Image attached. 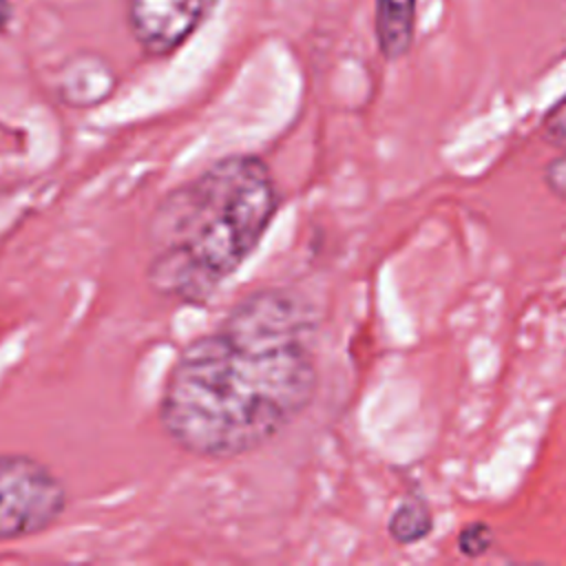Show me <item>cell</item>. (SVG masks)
<instances>
[{"label": "cell", "mask_w": 566, "mask_h": 566, "mask_svg": "<svg viewBox=\"0 0 566 566\" xmlns=\"http://www.w3.org/2000/svg\"><path fill=\"white\" fill-rule=\"evenodd\" d=\"M316 321L287 287H261L186 343L161 396L159 422L181 451L232 460L279 438L314 400Z\"/></svg>", "instance_id": "1"}, {"label": "cell", "mask_w": 566, "mask_h": 566, "mask_svg": "<svg viewBox=\"0 0 566 566\" xmlns=\"http://www.w3.org/2000/svg\"><path fill=\"white\" fill-rule=\"evenodd\" d=\"M281 206L270 166L248 153L221 157L170 190L148 226V285L203 305L259 248Z\"/></svg>", "instance_id": "2"}, {"label": "cell", "mask_w": 566, "mask_h": 566, "mask_svg": "<svg viewBox=\"0 0 566 566\" xmlns=\"http://www.w3.org/2000/svg\"><path fill=\"white\" fill-rule=\"evenodd\" d=\"M66 511L62 480L38 458L0 453V542L40 535Z\"/></svg>", "instance_id": "3"}, {"label": "cell", "mask_w": 566, "mask_h": 566, "mask_svg": "<svg viewBox=\"0 0 566 566\" xmlns=\"http://www.w3.org/2000/svg\"><path fill=\"white\" fill-rule=\"evenodd\" d=\"M219 0H126V24L148 57L181 49L208 20Z\"/></svg>", "instance_id": "4"}, {"label": "cell", "mask_w": 566, "mask_h": 566, "mask_svg": "<svg viewBox=\"0 0 566 566\" xmlns=\"http://www.w3.org/2000/svg\"><path fill=\"white\" fill-rule=\"evenodd\" d=\"M115 88L111 66L97 55H75L60 73V99L73 108L104 102Z\"/></svg>", "instance_id": "5"}, {"label": "cell", "mask_w": 566, "mask_h": 566, "mask_svg": "<svg viewBox=\"0 0 566 566\" xmlns=\"http://www.w3.org/2000/svg\"><path fill=\"white\" fill-rule=\"evenodd\" d=\"M418 0H376L374 35L387 62L402 60L416 38Z\"/></svg>", "instance_id": "6"}, {"label": "cell", "mask_w": 566, "mask_h": 566, "mask_svg": "<svg viewBox=\"0 0 566 566\" xmlns=\"http://www.w3.org/2000/svg\"><path fill=\"white\" fill-rule=\"evenodd\" d=\"M433 531V511L422 495H407L398 502L387 520L389 537L400 546H411Z\"/></svg>", "instance_id": "7"}, {"label": "cell", "mask_w": 566, "mask_h": 566, "mask_svg": "<svg viewBox=\"0 0 566 566\" xmlns=\"http://www.w3.org/2000/svg\"><path fill=\"white\" fill-rule=\"evenodd\" d=\"M493 542H495L493 526L486 522L473 520L460 528L455 546H458V553L464 555L467 559H478L493 548Z\"/></svg>", "instance_id": "8"}, {"label": "cell", "mask_w": 566, "mask_h": 566, "mask_svg": "<svg viewBox=\"0 0 566 566\" xmlns=\"http://www.w3.org/2000/svg\"><path fill=\"white\" fill-rule=\"evenodd\" d=\"M542 133L551 144L566 148V95L546 111L542 119Z\"/></svg>", "instance_id": "9"}, {"label": "cell", "mask_w": 566, "mask_h": 566, "mask_svg": "<svg viewBox=\"0 0 566 566\" xmlns=\"http://www.w3.org/2000/svg\"><path fill=\"white\" fill-rule=\"evenodd\" d=\"M544 184L557 199L566 201V148L562 155H557L546 164Z\"/></svg>", "instance_id": "10"}, {"label": "cell", "mask_w": 566, "mask_h": 566, "mask_svg": "<svg viewBox=\"0 0 566 566\" xmlns=\"http://www.w3.org/2000/svg\"><path fill=\"white\" fill-rule=\"evenodd\" d=\"M11 22H13V4L11 0H0V35L9 31Z\"/></svg>", "instance_id": "11"}]
</instances>
